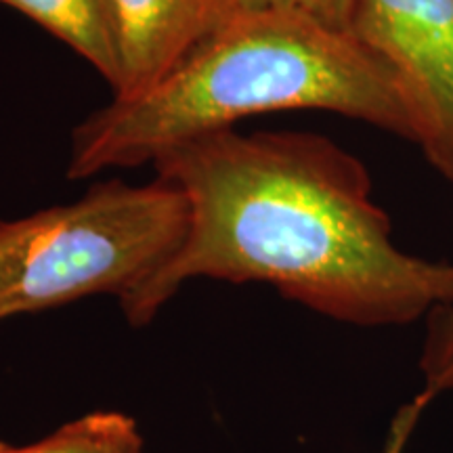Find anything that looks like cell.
<instances>
[{
	"label": "cell",
	"instance_id": "8992f818",
	"mask_svg": "<svg viewBox=\"0 0 453 453\" xmlns=\"http://www.w3.org/2000/svg\"><path fill=\"white\" fill-rule=\"evenodd\" d=\"M42 26L97 70L113 93L120 87V61L105 0H0Z\"/></svg>",
	"mask_w": 453,
	"mask_h": 453
},
{
	"label": "cell",
	"instance_id": "3957f363",
	"mask_svg": "<svg viewBox=\"0 0 453 453\" xmlns=\"http://www.w3.org/2000/svg\"><path fill=\"white\" fill-rule=\"evenodd\" d=\"M185 234V196L160 177L104 180L67 203L0 219V321L99 294L124 307L173 260Z\"/></svg>",
	"mask_w": 453,
	"mask_h": 453
},
{
	"label": "cell",
	"instance_id": "5b68a950",
	"mask_svg": "<svg viewBox=\"0 0 453 453\" xmlns=\"http://www.w3.org/2000/svg\"><path fill=\"white\" fill-rule=\"evenodd\" d=\"M120 87L113 97L150 88L226 19V0H105Z\"/></svg>",
	"mask_w": 453,
	"mask_h": 453
},
{
	"label": "cell",
	"instance_id": "277c9868",
	"mask_svg": "<svg viewBox=\"0 0 453 453\" xmlns=\"http://www.w3.org/2000/svg\"><path fill=\"white\" fill-rule=\"evenodd\" d=\"M347 30L393 73L411 143L453 183V0H349Z\"/></svg>",
	"mask_w": 453,
	"mask_h": 453
},
{
	"label": "cell",
	"instance_id": "6da1fadb",
	"mask_svg": "<svg viewBox=\"0 0 453 453\" xmlns=\"http://www.w3.org/2000/svg\"><path fill=\"white\" fill-rule=\"evenodd\" d=\"M154 170L185 196L187 234L122 307L128 324H150L191 280L265 283L359 327L413 324L453 300V263L401 250L367 168L321 134L225 128Z\"/></svg>",
	"mask_w": 453,
	"mask_h": 453
},
{
	"label": "cell",
	"instance_id": "7a4b0ae2",
	"mask_svg": "<svg viewBox=\"0 0 453 453\" xmlns=\"http://www.w3.org/2000/svg\"><path fill=\"white\" fill-rule=\"evenodd\" d=\"M283 110L332 111L411 141L395 76L349 30L296 9H246L150 88L84 118L67 177L154 166L174 147Z\"/></svg>",
	"mask_w": 453,
	"mask_h": 453
},
{
	"label": "cell",
	"instance_id": "ba28073f",
	"mask_svg": "<svg viewBox=\"0 0 453 453\" xmlns=\"http://www.w3.org/2000/svg\"><path fill=\"white\" fill-rule=\"evenodd\" d=\"M424 393L434 396L453 393V300L426 317L420 353Z\"/></svg>",
	"mask_w": 453,
	"mask_h": 453
},
{
	"label": "cell",
	"instance_id": "30bf717a",
	"mask_svg": "<svg viewBox=\"0 0 453 453\" xmlns=\"http://www.w3.org/2000/svg\"><path fill=\"white\" fill-rule=\"evenodd\" d=\"M430 401H433V396L420 390V395H418L416 399L410 401V403H405L399 411H396L393 422H390L382 453H405V447L410 443L413 428H416L418 420H420V416L424 413V410H426Z\"/></svg>",
	"mask_w": 453,
	"mask_h": 453
},
{
	"label": "cell",
	"instance_id": "9c48e42d",
	"mask_svg": "<svg viewBox=\"0 0 453 453\" xmlns=\"http://www.w3.org/2000/svg\"><path fill=\"white\" fill-rule=\"evenodd\" d=\"M263 7H286L304 11V13L324 19L327 24L347 30L349 0H226V17L235 11L263 9Z\"/></svg>",
	"mask_w": 453,
	"mask_h": 453
},
{
	"label": "cell",
	"instance_id": "52a82bcc",
	"mask_svg": "<svg viewBox=\"0 0 453 453\" xmlns=\"http://www.w3.org/2000/svg\"><path fill=\"white\" fill-rule=\"evenodd\" d=\"M0 453H145L137 422L120 411H93L73 418L32 445L0 441Z\"/></svg>",
	"mask_w": 453,
	"mask_h": 453
}]
</instances>
